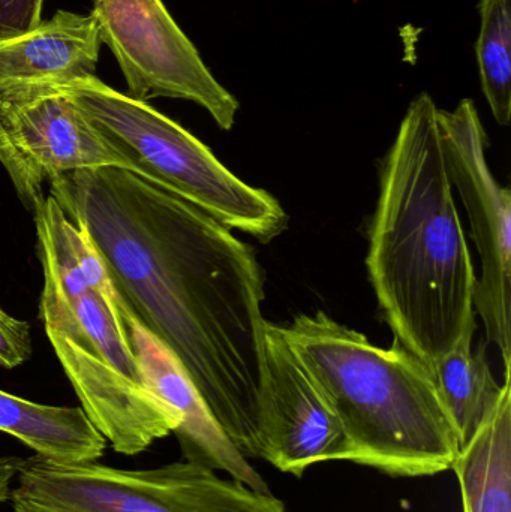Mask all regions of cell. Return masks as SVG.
<instances>
[{
  "label": "cell",
  "mask_w": 511,
  "mask_h": 512,
  "mask_svg": "<svg viewBox=\"0 0 511 512\" xmlns=\"http://www.w3.org/2000/svg\"><path fill=\"white\" fill-rule=\"evenodd\" d=\"M50 185L122 304L179 360L239 453L260 459L267 321L254 251L132 171H74Z\"/></svg>",
  "instance_id": "6da1fadb"
},
{
  "label": "cell",
  "mask_w": 511,
  "mask_h": 512,
  "mask_svg": "<svg viewBox=\"0 0 511 512\" xmlns=\"http://www.w3.org/2000/svg\"><path fill=\"white\" fill-rule=\"evenodd\" d=\"M366 265L396 342L426 366L477 324V274L428 93L411 102L384 159Z\"/></svg>",
  "instance_id": "7a4b0ae2"
},
{
  "label": "cell",
  "mask_w": 511,
  "mask_h": 512,
  "mask_svg": "<svg viewBox=\"0 0 511 512\" xmlns=\"http://www.w3.org/2000/svg\"><path fill=\"white\" fill-rule=\"evenodd\" d=\"M39 315L81 408L116 453L138 456L179 427L149 390L104 262L53 195L36 207Z\"/></svg>",
  "instance_id": "3957f363"
},
{
  "label": "cell",
  "mask_w": 511,
  "mask_h": 512,
  "mask_svg": "<svg viewBox=\"0 0 511 512\" xmlns=\"http://www.w3.org/2000/svg\"><path fill=\"white\" fill-rule=\"evenodd\" d=\"M288 345L338 417L348 462L395 478L449 471L461 447L431 370L398 342L378 348L326 313L282 327Z\"/></svg>",
  "instance_id": "277c9868"
},
{
  "label": "cell",
  "mask_w": 511,
  "mask_h": 512,
  "mask_svg": "<svg viewBox=\"0 0 511 512\" xmlns=\"http://www.w3.org/2000/svg\"><path fill=\"white\" fill-rule=\"evenodd\" d=\"M54 89L134 164L138 176L261 243L287 230V213L273 195L246 185L209 147L147 102L117 92L96 75Z\"/></svg>",
  "instance_id": "5b68a950"
},
{
  "label": "cell",
  "mask_w": 511,
  "mask_h": 512,
  "mask_svg": "<svg viewBox=\"0 0 511 512\" xmlns=\"http://www.w3.org/2000/svg\"><path fill=\"white\" fill-rule=\"evenodd\" d=\"M14 512H288L284 501L182 460L149 469L24 460Z\"/></svg>",
  "instance_id": "8992f818"
},
{
  "label": "cell",
  "mask_w": 511,
  "mask_h": 512,
  "mask_svg": "<svg viewBox=\"0 0 511 512\" xmlns=\"http://www.w3.org/2000/svg\"><path fill=\"white\" fill-rule=\"evenodd\" d=\"M92 15L102 44L122 68L128 96L186 99L206 108L219 128H233L239 102L216 81L161 0H99Z\"/></svg>",
  "instance_id": "52a82bcc"
},
{
  "label": "cell",
  "mask_w": 511,
  "mask_h": 512,
  "mask_svg": "<svg viewBox=\"0 0 511 512\" xmlns=\"http://www.w3.org/2000/svg\"><path fill=\"white\" fill-rule=\"evenodd\" d=\"M440 126L450 179L464 201L480 256L474 309L507 366L511 364L510 188L501 186L489 168L488 135L473 101L464 99L453 111L440 110Z\"/></svg>",
  "instance_id": "ba28073f"
},
{
  "label": "cell",
  "mask_w": 511,
  "mask_h": 512,
  "mask_svg": "<svg viewBox=\"0 0 511 512\" xmlns=\"http://www.w3.org/2000/svg\"><path fill=\"white\" fill-rule=\"evenodd\" d=\"M267 381L260 417V459L302 478L318 463L347 460L344 429L288 345L282 327L266 325Z\"/></svg>",
  "instance_id": "9c48e42d"
},
{
  "label": "cell",
  "mask_w": 511,
  "mask_h": 512,
  "mask_svg": "<svg viewBox=\"0 0 511 512\" xmlns=\"http://www.w3.org/2000/svg\"><path fill=\"white\" fill-rule=\"evenodd\" d=\"M0 125L42 180L96 168L137 173L134 164L54 87L0 93Z\"/></svg>",
  "instance_id": "30bf717a"
},
{
  "label": "cell",
  "mask_w": 511,
  "mask_h": 512,
  "mask_svg": "<svg viewBox=\"0 0 511 512\" xmlns=\"http://www.w3.org/2000/svg\"><path fill=\"white\" fill-rule=\"evenodd\" d=\"M119 306L123 327L144 382L179 420L174 435L183 460L222 472L260 492H270L263 477L225 435L179 360L120 300Z\"/></svg>",
  "instance_id": "8fae6325"
},
{
  "label": "cell",
  "mask_w": 511,
  "mask_h": 512,
  "mask_svg": "<svg viewBox=\"0 0 511 512\" xmlns=\"http://www.w3.org/2000/svg\"><path fill=\"white\" fill-rule=\"evenodd\" d=\"M101 44L92 14L59 11L27 35L0 42V93L63 87L93 77Z\"/></svg>",
  "instance_id": "7c38bea8"
},
{
  "label": "cell",
  "mask_w": 511,
  "mask_h": 512,
  "mask_svg": "<svg viewBox=\"0 0 511 512\" xmlns=\"http://www.w3.org/2000/svg\"><path fill=\"white\" fill-rule=\"evenodd\" d=\"M0 432L60 465L98 462L107 441L81 406H48L0 390Z\"/></svg>",
  "instance_id": "4fadbf2b"
},
{
  "label": "cell",
  "mask_w": 511,
  "mask_h": 512,
  "mask_svg": "<svg viewBox=\"0 0 511 512\" xmlns=\"http://www.w3.org/2000/svg\"><path fill=\"white\" fill-rule=\"evenodd\" d=\"M464 512H511V384L504 366L500 402L452 466Z\"/></svg>",
  "instance_id": "5bb4252c"
},
{
  "label": "cell",
  "mask_w": 511,
  "mask_h": 512,
  "mask_svg": "<svg viewBox=\"0 0 511 512\" xmlns=\"http://www.w3.org/2000/svg\"><path fill=\"white\" fill-rule=\"evenodd\" d=\"M477 324L429 367L441 405L452 423L459 447H464L494 411L504 384L495 379L486 352H473Z\"/></svg>",
  "instance_id": "9a60e30c"
},
{
  "label": "cell",
  "mask_w": 511,
  "mask_h": 512,
  "mask_svg": "<svg viewBox=\"0 0 511 512\" xmlns=\"http://www.w3.org/2000/svg\"><path fill=\"white\" fill-rule=\"evenodd\" d=\"M480 35L476 51L480 80L495 120L511 119V0H480Z\"/></svg>",
  "instance_id": "2e32d148"
},
{
  "label": "cell",
  "mask_w": 511,
  "mask_h": 512,
  "mask_svg": "<svg viewBox=\"0 0 511 512\" xmlns=\"http://www.w3.org/2000/svg\"><path fill=\"white\" fill-rule=\"evenodd\" d=\"M32 355V339L26 321L8 315L0 307V366L14 369Z\"/></svg>",
  "instance_id": "e0dca14e"
},
{
  "label": "cell",
  "mask_w": 511,
  "mask_h": 512,
  "mask_svg": "<svg viewBox=\"0 0 511 512\" xmlns=\"http://www.w3.org/2000/svg\"><path fill=\"white\" fill-rule=\"evenodd\" d=\"M44 0H0V42L21 38L41 24Z\"/></svg>",
  "instance_id": "ac0fdd59"
},
{
  "label": "cell",
  "mask_w": 511,
  "mask_h": 512,
  "mask_svg": "<svg viewBox=\"0 0 511 512\" xmlns=\"http://www.w3.org/2000/svg\"><path fill=\"white\" fill-rule=\"evenodd\" d=\"M23 457H0V504L11 501L12 483L17 480L24 465Z\"/></svg>",
  "instance_id": "d6986e66"
},
{
  "label": "cell",
  "mask_w": 511,
  "mask_h": 512,
  "mask_svg": "<svg viewBox=\"0 0 511 512\" xmlns=\"http://www.w3.org/2000/svg\"><path fill=\"white\" fill-rule=\"evenodd\" d=\"M99 2V0H93V3Z\"/></svg>",
  "instance_id": "ffe728a7"
}]
</instances>
